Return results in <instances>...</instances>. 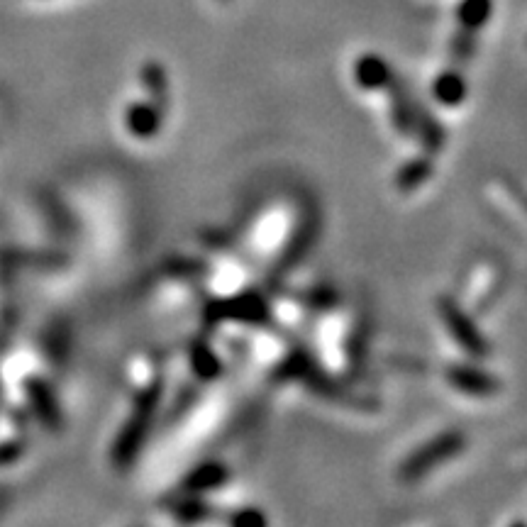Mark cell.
Masks as SVG:
<instances>
[{"label":"cell","mask_w":527,"mask_h":527,"mask_svg":"<svg viewBox=\"0 0 527 527\" xmlns=\"http://www.w3.org/2000/svg\"><path fill=\"white\" fill-rule=\"evenodd\" d=\"M435 96L442 105L454 108V105L464 103V98H467V81L457 71H445V74L437 76Z\"/></svg>","instance_id":"7"},{"label":"cell","mask_w":527,"mask_h":527,"mask_svg":"<svg viewBox=\"0 0 527 527\" xmlns=\"http://www.w3.org/2000/svg\"><path fill=\"white\" fill-rule=\"evenodd\" d=\"M440 313H442V320H445L449 327V332H452L454 340H457L459 345H462L464 349H469V352L476 354V357L486 354V342L481 340L479 330H476L474 323L469 320V315L464 313L457 303L442 301Z\"/></svg>","instance_id":"3"},{"label":"cell","mask_w":527,"mask_h":527,"mask_svg":"<svg viewBox=\"0 0 527 527\" xmlns=\"http://www.w3.org/2000/svg\"><path fill=\"white\" fill-rule=\"evenodd\" d=\"M157 398H159V384L154 381V384L149 386L147 391H142V396L137 398L135 415L127 420L125 427H122L118 442H115V449H113L115 462L127 464L137 454V449H140L144 437H147L149 415H152V410L157 408Z\"/></svg>","instance_id":"1"},{"label":"cell","mask_w":527,"mask_h":527,"mask_svg":"<svg viewBox=\"0 0 527 527\" xmlns=\"http://www.w3.org/2000/svg\"><path fill=\"white\" fill-rule=\"evenodd\" d=\"M447 379L462 393H471V396H493L498 391V381L491 374L474 369V366H452L447 371Z\"/></svg>","instance_id":"5"},{"label":"cell","mask_w":527,"mask_h":527,"mask_svg":"<svg viewBox=\"0 0 527 527\" xmlns=\"http://www.w3.org/2000/svg\"><path fill=\"white\" fill-rule=\"evenodd\" d=\"M354 76H357V83L364 91H381V88L391 86L393 81L388 64L376 54H364L354 66Z\"/></svg>","instance_id":"6"},{"label":"cell","mask_w":527,"mask_h":527,"mask_svg":"<svg viewBox=\"0 0 527 527\" xmlns=\"http://www.w3.org/2000/svg\"><path fill=\"white\" fill-rule=\"evenodd\" d=\"M223 479H225L223 467H218V464H215V467L198 469L196 474H193L191 479H188L186 486H188V491H203V488L218 486Z\"/></svg>","instance_id":"10"},{"label":"cell","mask_w":527,"mask_h":527,"mask_svg":"<svg viewBox=\"0 0 527 527\" xmlns=\"http://www.w3.org/2000/svg\"><path fill=\"white\" fill-rule=\"evenodd\" d=\"M488 15V0H471L462 10V22L467 27H479Z\"/></svg>","instance_id":"11"},{"label":"cell","mask_w":527,"mask_h":527,"mask_svg":"<svg viewBox=\"0 0 527 527\" xmlns=\"http://www.w3.org/2000/svg\"><path fill=\"white\" fill-rule=\"evenodd\" d=\"M144 88L149 91L152 101L157 105H166V74L159 64H149L144 66Z\"/></svg>","instance_id":"8"},{"label":"cell","mask_w":527,"mask_h":527,"mask_svg":"<svg viewBox=\"0 0 527 527\" xmlns=\"http://www.w3.org/2000/svg\"><path fill=\"white\" fill-rule=\"evenodd\" d=\"M232 523H237V525H242V523H249V525H264L266 520H264V515H259L257 510H254V513H244V515H237V518H232Z\"/></svg>","instance_id":"12"},{"label":"cell","mask_w":527,"mask_h":527,"mask_svg":"<svg viewBox=\"0 0 527 527\" xmlns=\"http://www.w3.org/2000/svg\"><path fill=\"white\" fill-rule=\"evenodd\" d=\"M162 113H164V108L154 101L130 105L127 118H125L127 130H130L137 140H149V137L157 135L159 127H162Z\"/></svg>","instance_id":"4"},{"label":"cell","mask_w":527,"mask_h":527,"mask_svg":"<svg viewBox=\"0 0 527 527\" xmlns=\"http://www.w3.org/2000/svg\"><path fill=\"white\" fill-rule=\"evenodd\" d=\"M464 449V435L459 432H445V435L435 437L432 442H427L425 447H420L413 457L406 459V464L401 467V476L406 481H415L420 476L427 474L435 464L452 459L454 454H459Z\"/></svg>","instance_id":"2"},{"label":"cell","mask_w":527,"mask_h":527,"mask_svg":"<svg viewBox=\"0 0 527 527\" xmlns=\"http://www.w3.org/2000/svg\"><path fill=\"white\" fill-rule=\"evenodd\" d=\"M430 164L427 162H410L401 169V174H398V186L403 188V191H410V188H418L420 183H423L427 176H430Z\"/></svg>","instance_id":"9"}]
</instances>
